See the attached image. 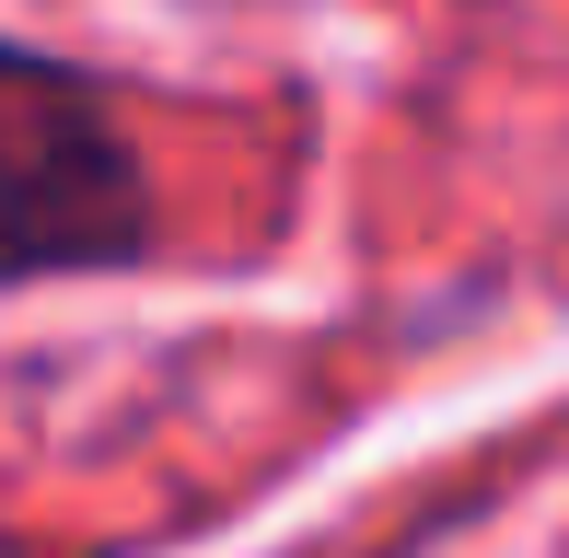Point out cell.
I'll return each instance as SVG.
<instances>
[{
  "label": "cell",
  "mask_w": 569,
  "mask_h": 558,
  "mask_svg": "<svg viewBox=\"0 0 569 558\" xmlns=\"http://www.w3.org/2000/svg\"><path fill=\"white\" fill-rule=\"evenodd\" d=\"M128 233H140V187L93 93L0 47V268L117 257Z\"/></svg>",
  "instance_id": "6da1fadb"
}]
</instances>
